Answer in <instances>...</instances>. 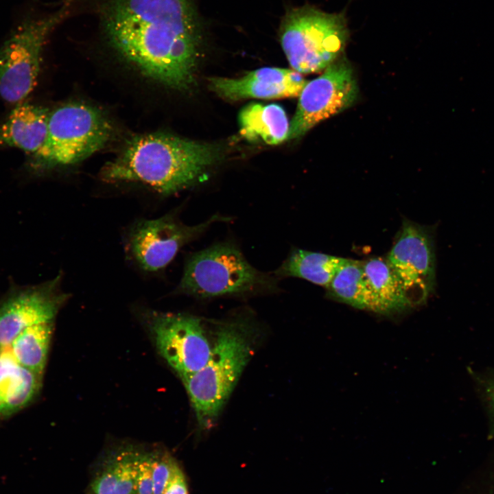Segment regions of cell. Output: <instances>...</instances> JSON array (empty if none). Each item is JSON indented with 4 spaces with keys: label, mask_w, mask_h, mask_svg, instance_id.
Returning a JSON list of instances; mask_svg holds the SVG:
<instances>
[{
    "label": "cell",
    "mask_w": 494,
    "mask_h": 494,
    "mask_svg": "<svg viewBox=\"0 0 494 494\" xmlns=\"http://www.w3.org/2000/svg\"><path fill=\"white\" fill-rule=\"evenodd\" d=\"M54 322L36 325L21 332L9 345L16 362L42 377L53 333Z\"/></svg>",
    "instance_id": "ffe728a7"
},
{
    "label": "cell",
    "mask_w": 494,
    "mask_h": 494,
    "mask_svg": "<svg viewBox=\"0 0 494 494\" xmlns=\"http://www.w3.org/2000/svg\"><path fill=\"white\" fill-rule=\"evenodd\" d=\"M368 290V311L385 316L399 314L412 308L405 292L386 259L363 261Z\"/></svg>",
    "instance_id": "9a60e30c"
},
{
    "label": "cell",
    "mask_w": 494,
    "mask_h": 494,
    "mask_svg": "<svg viewBox=\"0 0 494 494\" xmlns=\"http://www.w3.org/2000/svg\"><path fill=\"white\" fill-rule=\"evenodd\" d=\"M154 453L141 454L134 494H153Z\"/></svg>",
    "instance_id": "603a6c76"
},
{
    "label": "cell",
    "mask_w": 494,
    "mask_h": 494,
    "mask_svg": "<svg viewBox=\"0 0 494 494\" xmlns=\"http://www.w3.org/2000/svg\"><path fill=\"white\" fill-rule=\"evenodd\" d=\"M178 464L169 454H156L153 467V494H163Z\"/></svg>",
    "instance_id": "7402d4cb"
},
{
    "label": "cell",
    "mask_w": 494,
    "mask_h": 494,
    "mask_svg": "<svg viewBox=\"0 0 494 494\" xmlns=\"http://www.w3.org/2000/svg\"><path fill=\"white\" fill-rule=\"evenodd\" d=\"M357 92L351 66L345 58L338 59L303 89L287 139L302 137L320 121L346 110L355 101Z\"/></svg>",
    "instance_id": "30bf717a"
},
{
    "label": "cell",
    "mask_w": 494,
    "mask_h": 494,
    "mask_svg": "<svg viewBox=\"0 0 494 494\" xmlns=\"http://www.w3.org/2000/svg\"><path fill=\"white\" fill-rule=\"evenodd\" d=\"M349 36L344 13H327L310 5L289 12L280 30L283 51L300 73L327 69L339 59Z\"/></svg>",
    "instance_id": "5b68a950"
},
{
    "label": "cell",
    "mask_w": 494,
    "mask_h": 494,
    "mask_svg": "<svg viewBox=\"0 0 494 494\" xmlns=\"http://www.w3.org/2000/svg\"><path fill=\"white\" fill-rule=\"evenodd\" d=\"M49 113L47 108L27 102L16 105L0 127V147L35 154L46 140Z\"/></svg>",
    "instance_id": "5bb4252c"
},
{
    "label": "cell",
    "mask_w": 494,
    "mask_h": 494,
    "mask_svg": "<svg viewBox=\"0 0 494 494\" xmlns=\"http://www.w3.org/2000/svg\"><path fill=\"white\" fill-rule=\"evenodd\" d=\"M344 259L322 252L294 249L273 274L278 279L300 278L327 288Z\"/></svg>",
    "instance_id": "d6986e66"
},
{
    "label": "cell",
    "mask_w": 494,
    "mask_h": 494,
    "mask_svg": "<svg viewBox=\"0 0 494 494\" xmlns=\"http://www.w3.org/2000/svg\"><path fill=\"white\" fill-rule=\"evenodd\" d=\"M250 323L242 318L220 324L207 364L182 380L197 423L211 428L252 353Z\"/></svg>",
    "instance_id": "3957f363"
},
{
    "label": "cell",
    "mask_w": 494,
    "mask_h": 494,
    "mask_svg": "<svg viewBox=\"0 0 494 494\" xmlns=\"http://www.w3.org/2000/svg\"><path fill=\"white\" fill-rule=\"evenodd\" d=\"M163 494H188L185 475L179 465Z\"/></svg>",
    "instance_id": "d4e9b609"
},
{
    "label": "cell",
    "mask_w": 494,
    "mask_h": 494,
    "mask_svg": "<svg viewBox=\"0 0 494 494\" xmlns=\"http://www.w3.org/2000/svg\"><path fill=\"white\" fill-rule=\"evenodd\" d=\"M240 134L251 141H261L269 145L287 139L290 125L285 112L279 105L250 104L239 115Z\"/></svg>",
    "instance_id": "e0dca14e"
},
{
    "label": "cell",
    "mask_w": 494,
    "mask_h": 494,
    "mask_svg": "<svg viewBox=\"0 0 494 494\" xmlns=\"http://www.w3.org/2000/svg\"><path fill=\"white\" fill-rule=\"evenodd\" d=\"M229 217L215 214L196 225L183 223L175 213L134 222L125 235V252L141 271L163 270L186 244L197 239L212 224L228 222Z\"/></svg>",
    "instance_id": "ba28073f"
},
{
    "label": "cell",
    "mask_w": 494,
    "mask_h": 494,
    "mask_svg": "<svg viewBox=\"0 0 494 494\" xmlns=\"http://www.w3.org/2000/svg\"><path fill=\"white\" fill-rule=\"evenodd\" d=\"M326 290L330 299L355 308L368 309V290L363 261L344 258Z\"/></svg>",
    "instance_id": "44dd1931"
},
{
    "label": "cell",
    "mask_w": 494,
    "mask_h": 494,
    "mask_svg": "<svg viewBox=\"0 0 494 494\" xmlns=\"http://www.w3.org/2000/svg\"><path fill=\"white\" fill-rule=\"evenodd\" d=\"M41 378L21 366L10 346L0 347V417L28 404L38 392Z\"/></svg>",
    "instance_id": "2e32d148"
},
{
    "label": "cell",
    "mask_w": 494,
    "mask_h": 494,
    "mask_svg": "<svg viewBox=\"0 0 494 494\" xmlns=\"http://www.w3.org/2000/svg\"><path fill=\"white\" fill-rule=\"evenodd\" d=\"M489 417V435L494 436V375L475 377Z\"/></svg>",
    "instance_id": "cb8c5ba5"
},
{
    "label": "cell",
    "mask_w": 494,
    "mask_h": 494,
    "mask_svg": "<svg viewBox=\"0 0 494 494\" xmlns=\"http://www.w3.org/2000/svg\"><path fill=\"white\" fill-rule=\"evenodd\" d=\"M142 318L161 356L181 380L199 371L209 360L212 345L202 320L181 313L146 310Z\"/></svg>",
    "instance_id": "9c48e42d"
},
{
    "label": "cell",
    "mask_w": 494,
    "mask_h": 494,
    "mask_svg": "<svg viewBox=\"0 0 494 494\" xmlns=\"http://www.w3.org/2000/svg\"><path fill=\"white\" fill-rule=\"evenodd\" d=\"M141 454L129 446L109 455L91 483L94 494H134Z\"/></svg>",
    "instance_id": "ac0fdd59"
},
{
    "label": "cell",
    "mask_w": 494,
    "mask_h": 494,
    "mask_svg": "<svg viewBox=\"0 0 494 494\" xmlns=\"http://www.w3.org/2000/svg\"><path fill=\"white\" fill-rule=\"evenodd\" d=\"M112 127L98 108L80 102L62 105L50 112L46 140L33 155L36 169L78 163L102 149Z\"/></svg>",
    "instance_id": "8992f818"
},
{
    "label": "cell",
    "mask_w": 494,
    "mask_h": 494,
    "mask_svg": "<svg viewBox=\"0 0 494 494\" xmlns=\"http://www.w3.org/2000/svg\"><path fill=\"white\" fill-rule=\"evenodd\" d=\"M62 274L45 283L12 287L0 301V347L9 346L23 331L54 322L70 294L64 292Z\"/></svg>",
    "instance_id": "7c38bea8"
},
{
    "label": "cell",
    "mask_w": 494,
    "mask_h": 494,
    "mask_svg": "<svg viewBox=\"0 0 494 494\" xmlns=\"http://www.w3.org/2000/svg\"><path fill=\"white\" fill-rule=\"evenodd\" d=\"M307 82L300 73L293 69L276 67L261 68L240 78L209 79L210 88L220 97L230 100L296 97Z\"/></svg>",
    "instance_id": "4fadbf2b"
},
{
    "label": "cell",
    "mask_w": 494,
    "mask_h": 494,
    "mask_svg": "<svg viewBox=\"0 0 494 494\" xmlns=\"http://www.w3.org/2000/svg\"><path fill=\"white\" fill-rule=\"evenodd\" d=\"M102 23L112 47L145 75L180 90L193 83L200 27L193 0H110Z\"/></svg>",
    "instance_id": "6da1fadb"
},
{
    "label": "cell",
    "mask_w": 494,
    "mask_h": 494,
    "mask_svg": "<svg viewBox=\"0 0 494 494\" xmlns=\"http://www.w3.org/2000/svg\"><path fill=\"white\" fill-rule=\"evenodd\" d=\"M412 307L424 304L436 285L433 237L425 226L404 220L386 259Z\"/></svg>",
    "instance_id": "8fae6325"
},
{
    "label": "cell",
    "mask_w": 494,
    "mask_h": 494,
    "mask_svg": "<svg viewBox=\"0 0 494 494\" xmlns=\"http://www.w3.org/2000/svg\"><path fill=\"white\" fill-rule=\"evenodd\" d=\"M278 279L254 268L236 246L223 242L187 259L174 292L201 299L274 293L279 291Z\"/></svg>",
    "instance_id": "277c9868"
},
{
    "label": "cell",
    "mask_w": 494,
    "mask_h": 494,
    "mask_svg": "<svg viewBox=\"0 0 494 494\" xmlns=\"http://www.w3.org/2000/svg\"><path fill=\"white\" fill-rule=\"evenodd\" d=\"M213 145L165 133H152L132 139L113 161L102 169L108 183H137L163 196L192 187L218 158Z\"/></svg>",
    "instance_id": "7a4b0ae2"
},
{
    "label": "cell",
    "mask_w": 494,
    "mask_h": 494,
    "mask_svg": "<svg viewBox=\"0 0 494 494\" xmlns=\"http://www.w3.org/2000/svg\"><path fill=\"white\" fill-rule=\"evenodd\" d=\"M68 2L56 13L21 23L0 48V97L19 104L34 89L43 49L52 29L67 12Z\"/></svg>",
    "instance_id": "52a82bcc"
}]
</instances>
